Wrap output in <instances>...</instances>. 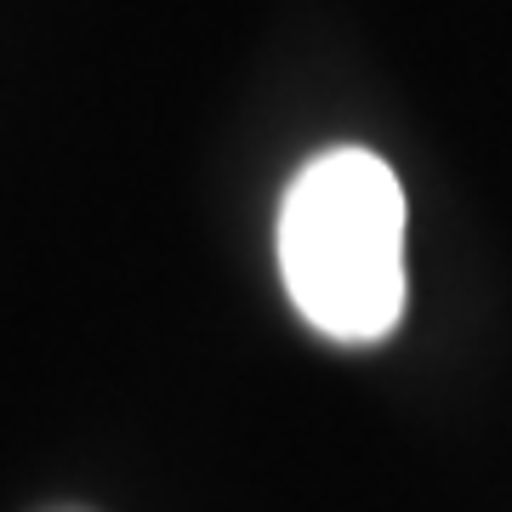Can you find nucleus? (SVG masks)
I'll return each instance as SVG.
<instances>
[{
    "instance_id": "obj_1",
    "label": "nucleus",
    "mask_w": 512,
    "mask_h": 512,
    "mask_svg": "<svg viewBox=\"0 0 512 512\" xmlns=\"http://www.w3.org/2000/svg\"><path fill=\"white\" fill-rule=\"evenodd\" d=\"M279 279L296 313L342 348L393 336L404 313V188L370 148H325L279 200Z\"/></svg>"
},
{
    "instance_id": "obj_2",
    "label": "nucleus",
    "mask_w": 512,
    "mask_h": 512,
    "mask_svg": "<svg viewBox=\"0 0 512 512\" xmlns=\"http://www.w3.org/2000/svg\"><path fill=\"white\" fill-rule=\"evenodd\" d=\"M46 512H80V507H46Z\"/></svg>"
}]
</instances>
